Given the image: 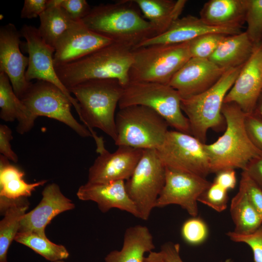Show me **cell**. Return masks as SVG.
Here are the masks:
<instances>
[{
    "label": "cell",
    "mask_w": 262,
    "mask_h": 262,
    "mask_svg": "<svg viewBox=\"0 0 262 262\" xmlns=\"http://www.w3.org/2000/svg\"><path fill=\"white\" fill-rule=\"evenodd\" d=\"M48 0H25L20 12V17L32 19L37 17L48 7Z\"/></svg>",
    "instance_id": "cell-41"
},
{
    "label": "cell",
    "mask_w": 262,
    "mask_h": 262,
    "mask_svg": "<svg viewBox=\"0 0 262 262\" xmlns=\"http://www.w3.org/2000/svg\"><path fill=\"white\" fill-rule=\"evenodd\" d=\"M241 32V29L212 27L203 22L199 17L188 15L179 18L166 32L143 42L136 48L156 44L185 43L200 35L212 33L233 35Z\"/></svg>",
    "instance_id": "cell-21"
},
{
    "label": "cell",
    "mask_w": 262,
    "mask_h": 262,
    "mask_svg": "<svg viewBox=\"0 0 262 262\" xmlns=\"http://www.w3.org/2000/svg\"><path fill=\"white\" fill-rule=\"evenodd\" d=\"M54 262H66L64 260H60Z\"/></svg>",
    "instance_id": "cell-48"
},
{
    "label": "cell",
    "mask_w": 262,
    "mask_h": 262,
    "mask_svg": "<svg viewBox=\"0 0 262 262\" xmlns=\"http://www.w3.org/2000/svg\"><path fill=\"white\" fill-rule=\"evenodd\" d=\"M115 115V145L158 149L168 131V124L153 110L141 105L119 109Z\"/></svg>",
    "instance_id": "cell-7"
},
{
    "label": "cell",
    "mask_w": 262,
    "mask_h": 262,
    "mask_svg": "<svg viewBox=\"0 0 262 262\" xmlns=\"http://www.w3.org/2000/svg\"><path fill=\"white\" fill-rule=\"evenodd\" d=\"M165 179V167L157 150L143 149L133 172L125 182L127 192L135 205L140 219L144 221L148 219L155 208Z\"/></svg>",
    "instance_id": "cell-10"
},
{
    "label": "cell",
    "mask_w": 262,
    "mask_h": 262,
    "mask_svg": "<svg viewBox=\"0 0 262 262\" xmlns=\"http://www.w3.org/2000/svg\"><path fill=\"white\" fill-rule=\"evenodd\" d=\"M145 19L156 29L157 35L166 32L180 18L185 0H134Z\"/></svg>",
    "instance_id": "cell-26"
},
{
    "label": "cell",
    "mask_w": 262,
    "mask_h": 262,
    "mask_svg": "<svg viewBox=\"0 0 262 262\" xmlns=\"http://www.w3.org/2000/svg\"><path fill=\"white\" fill-rule=\"evenodd\" d=\"M226 70L209 59L191 57L168 85L179 92L181 98H189L211 88Z\"/></svg>",
    "instance_id": "cell-17"
},
{
    "label": "cell",
    "mask_w": 262,
    "mask_h": 262,
    "mask_svg": "<svg viewBox=\"0 0 262 262\" xmlns=\"http://www.w3.org/2000/svg\"><path fill=\"white\" fill-rule=\"evenodd\" d=\"M211 184L201 176L165 167V183L155 208L175 204L196 216L198 199Z\"/></svg>",
    "instance_id": "cell-13"
},
{
    "label": "cell",
    "mask_w": 262,
    "mask_h": 262,
    "mask_svg": "<svg viewBox=\"0 0 262 262\" xmlns=\"http://www.w3.org/2000/svg\"><path fill=\"white\" fill-rule=\"evenodd\" d=\"M143 262H166L160 251H152L145 257Z\"/></svg>",
    "instance_id": "cell-45"
},
{
    "label": "cell",
    "mask_w": 262,
    "mask_h": 262,
    "mask_svg": "<svg viewBox=\"0 0 262 262\" xmlns=\"http://www.w3.org/2000/svg\"><path fill=\"white\" fill-rule=\"evenodd\" d=\"M244 171L262 189V156L251 160Z\"/></svg>",
    "instance_id": "cell-44"
},
{
    "label": "cell",
    "mask_w": 262,
    "mask_h": 262,
    "mask_svg": "<svg viewBox=\"0 0 262 262\" xmlns=\"http://www.w3.org/2000/svg\"><path fill=\"white\" fill-rule=\"evenodd\" d=\"M20 99L27 110L24 133L32 129L38 117L46 116L65 124L82 137H92L88 129L72 115L69 98L56 85L43 81L32 82Z\"/></svg>",
    "instance_id": "cell-9"
},
{
    "label": "cell",
    "mask_w": 262,
    "mask_h": 262,
    "mask_svg": "<svg viewBox=\"0 0 262 262\" xmlns=\"http://www.w3.org/2000/svg\"><path fill=\"white\" fill-rule=\"evenodd\" d=\"M132 60L131 48L113 42L79 60L55 68L68 90L94 79H116L125 87L130 82L129 72Z\"/></svg>",
    "instance_id": "cell-3"
},
{
    "label": "cell",
    "mask_w": 262,
    "mask_h": 262,
    "mask_svg": "<svg viewBox=\"0 0 262 262\" xmlns=\"http://www.w3.org/2000/svg\"><path fill=\"white\" fill-rule=\"evenodd\" d=\"M124 88L117 80L105 79L86 81L68 89L79 103V117L91 133L99 154L106 149L103 139L93 128L100 129L115 141V111Z\"/></svg>",
    "instance_id": "cell-1"
},
{
    "label": "cell",
    "mask_w": 262,
    "mask_h": 262,
    "mask_svg": "<svg viewBox=\"0 0 262 262\" xmlns=\"http://www.w3.org/2000/svg\"><path fill=\"white\" fill-rule=\"evenodd\" d=\"M233 262V261L231 259H228L226 260H225L224 262Z\"/></svg>",
    "instance_id": "cell-47"
},
{
    "label": "cell",
    "mask_w": 262,
    "mask_h": 262,
    "mask_svg": "<svg viewBox=\"0 0 262 262\" xmlns=\"http://www.w3.org/2000/svg\"><path fill=\"white\" fill-rule=\"evenodd\" d=\"M230 212L235 226L233 231L237 234H251L262 225V217L249 202L240 183L238 192L231 201Z\"/></svg>",
    "instance_id": "cell-29"
},
{
    "label": "cell",
    "mask_w": 262,
    "mask_h": 262,
    "mask_svg": "<svg viewBox=\"0 0 262 262\" xmlns=\"http://www.w3.org/2000/svg\"><path fill=\"white\" fill-rule=\"evenodd\" d=\"M243 65L227 70L204 92L181 98V108L188 120L191 134L203 143L205 144L209 130L218 131L226 125L222 113L224 99Z\"/></svg>",
    "instance_id": "cell-5"
},
{
    "label": "cell",
    "mask_w": 262,
    "mask_h": 262,
    "mask_svg": "<svg viewBox=\"0 0 262 262\" xmlns=\"http://www.w3.org/2000/svg\"><path fill=\"white\" fill-rule=\"evenodd\" d=\"M213 182L229 191L235 187L237 178L234 169L227 168L216 173Z\"/></svg>",
    "instance_id": "cell-42"
},
{
    "label": "cell",
    "mask_w": 262,
    "mask_h": 262,
    "mask_svg": "<svg viewBox=\"0 0 262 262\" xmlns=\"http://www.w3.org/2000/svg\"><path fill=\"white\" fill-rule=\"evenodd\" d=\"M160 251L166 262H184L180 256L179 244L166 242L161 246Z\"/></svg>",
    "instance_id": "cell-43"
},
{
    "label": "cell",
    "mask_w": 262,
    "mask_h": 262,
    "mask_svg": "<svg viewBox=\"0 0 262 262\" xmlns=\"http://www.w3.org/2000/svg\"><path fill=\"white\" fill-rule=\"evenodd\" d=\"M228 200V191L213 182L199 197L198 202L222 212L227 208Z\"/></svg>",
    "instance_id": "cell-35"
},
{
    "label": "cell",
    "mask_w": 262,
    "mask_h": 262,
    "mask_svg": "<svg viewBox=\"0 0 262 262\" xmlns=\"http://www.w3.org/2000/svg\"><path fill=\"white\" fill-rule=\"evenodd\" d=\"M20 31L26 40L25 49L29 57L26 80L31 82L36 79L56 85L68 97L78 115L80 108L77 100L63 85L56 72L53 62L55 49L45 42L34 26L24 24Z\"/></svg>",
    "instance_id": "cell-12"
},
{
    "label": "cell",
    "mask_w": 262,
    "mask_h": 262,
    "mask_svg": "<svg viewBox=\"0 0 262 262\" xmlns=\"http://www.w3.org/2000/svg\"><path fill=\"white\" fill-rule=\"evenodd\" d=\"M227 35L212 33L200 35L189 41L191 57L209 59Z\"/></svg>",
    "instance_id": "cell-32"
},
{
    "label": "cell",
    "mask_w": 262,
    "mask_h": 262,
    "mask_svg": "<svg viewBox=\"0 0 262 262\" xmlns=\"http://www.w3.org/2000/svg\"><path fill=\"white\" fill-rule=\"evenodd\" d=\"M0 118L6 122L18 121L16 131L24 134L27 110L15 93L9 78L0 72Z\"/></svg>",
    "instance_id": "cell-30"
},
{
    "label": "cell",
    "mask_w": 262,
    "mask_h": 262,
    "mask_svg": "<svg viewBox=\"0 0 262 262\" xmlns=\"http://www.w3.org/2000/svg\"><path fill=\"white\" fill-rule=\"evenodd\" d=\"M24 172L10 161L0 155V196L10 199L28 197L36 188L44 185L47 180L28 183L24 179Z\"/></svg>",
    "instance_id": "cell-28"
},
{
    "label": "cell",
    "mask_w": 262,
    "mask_h": 262,
    "mask_svg": "<svg viewBox=\"0 0 262 262\" xmlns=\"http://www.w3.org/2000/svg\"><path fill=\"white\" fill-rule=\"evenodd\" d=\"M42 195L39 203L22 217L18 232H32L46 237L45 229L52 219L75 207L72 201L62 193L55 183L46 185Z\"/></svg>",
    "instance_id": "cell-18"
},
{
    "label": "cell",
    "mask_w": 262,
    "mask_h": 262,
    "mask_svg": "<svg viewBox=\"0 0 262 262\" xmlns=\"http://www.w3.org/2000/svg\"><path fill=\"white\" fill-rule=\"evenodd\" d=\"M130 82L169 84L177 72L191 58L189 42L156 44L132 49Z\"/></svg>",
    "instance_id": "cell-6"
},
{
    "label": "cell",
    "mask_w": 262,
    "mask_h": 262,
    "mask_svg": "<svg viewBox=\"0 0 262 262\" xmlns=\"http://www.w3.org/2000/svg\"><path fill=\"white\" fill-rule=\"evenodd\" d=\"M253 113H254L262 118V91L258 99Z\"/></svg>",
    "instance_id": "cell-46"
},
{
    "label": "cell",
    "mask_w": 262,
    "mask_h": 262,
    "mask_svg": "<svg viewBox=\"0 0 262 262\" xmlns=\"http://www.w3.org/2000/svg\"><path fill=\"white\" fill-rule=\"evenodd\" d=\"M209 228L206 222L200 217L191 216L182 224L181 236L188 245L197 246L203 243L209 236Z\"/></svg>",
    "instance_id": "cell-34"
},
{
    "label": "cell",
    "mask_w": 262,
    "mask_h": 262,
    "mask_svg": "<svg viewBox=\"0 0 262 262\" xmlns=\"http://www.w3.org/2000/svg\"><path fill=\"white\" fill-rule=\"evenodd\" d=\"M112 43L88 29L82 20L75 21L55 48L54 66L76 61Z\"/></svg>",
    "instance_id": "cell-19"
},
{
    "label": "cell",
    "mask_w": 262,
    "mask_h": 262,
    "mask_svg": "<svg viewBox=\"0 0 262 262\" xmlns=\"http://www.w3.org/2000/svg\"><path fill=\"white\" fill-rule=\"evenodd\" d=\"M20 31L9 23L0 28V72H4L9 79L16 95L21 98L28 89L32 82L26 79L29 57L20 49Z\"/></svg>",
    "instance_id": "cell-14"
},
{
    "label": "cell",
    "mask_w": 262,
    "mask_h": 262,
    "mask_svg": "<svg viewBox=\"0 0 262 262\" xmlns=\"http://www.w3.org/2000/svg\"><path fill=\"white\" fill-rule=\"evenodd\" d=\"M204 144L190 134L168 131L156 150L165 167L205 178L211 171Z\"/></svg>",
    "instance_id": "cell-11"
},
{
    "label": "cell",
    "mask_w": 262,
    "mask_h": 262,
    "mask_svg": "<svg viewBox=\"0 0 262 262\" xmlns=\"http://www.w3.org/2000/svg\"><path fill=\"white\" fill-rule=\"evenodd\" d=\"M61 7L74 21L82 20L90 13L91 8L85 0H56Z\"/></svg>",
    "instance_id": "cell-38"
},
{
    "label": "cell",
    "mask_w": 262,
    "mask_h": 262,
    "mask_svg": "<svg viewBox=\"0 0 262 262\" xmlns=\"http://www.w3.org/2000/svg\"><path fill=\"white\" fill-rule=\"evenodd\" d=\"M39 17V33L45 42L55 49L75 22L57 4L56 0H48L47 8Z\"/></svg>",
    "instance_id": "cell-27"
},
{
    "label": "cell",
    "mask_w": 262,
    "mask_h": 262,
    "mask_svg": "<svg viewBox=\"0 0 262 262\" xmlns=\"http://www.w3.org/2000/svg\"><path fill=\"white\" fill-rule=\"evenodd\" d=\"M181 97L168 84L130 82L124 87L118 107L132 105L148 107L163 117L175 130L190 134L189 123L181 108Z\"/></svg>",
    "instance_id": "cell-8"
},
{
    "label": "cell",
    "mask_w": 262,
    "mask_h": 262,
    "mask_svg": "<svg viewBox=\"0 0 262 262\" xmlns=\"http://www.w3.org/2000/svg\"><path fill=\"white\" fill-rule=\"evenodd\" d=\"M14 240L23 245L50 262L64 260L69 256L66 247L32 232H18Z\"/></svg>",
    "instance_id": "cell-31"
},
{
    "label": "cell",
    "mask_w": 262,
    "mask_h": 262,
    "mask_svg": "<svg viewBox=\"0 0 262 262\" xmlns=\"http://www.w3.org/2000/svg\"><path fill=\"white\" fill-rule=\"evenodd\" d=\"M262 91V41L243 65L224 103L237 104L246 114L252 113Z\"/></svg>",
    "instance_id": "cell-15"
},
{
    "label": "cell",
    "mask_w": 262,
    "mask_h": 262,
    "mask_svg": "<svg viewBox=\"0 0 262 262\" xmlns=\"http://www.w3.org/2000/svg\"><path fill=\"white\" fill-rule=\"evenodd\" d=\"M245 31L251 41L256 45L262 41V0H247Z\"/></svg>",
    "instance_id": "cell-33"
},
{
    "label": "cell",
    "mask_w": 262,
    "mask_h": 262,
    "mask_svg": "<svg viewBox=\"0 0 262 262\" xmlns=\"http://www.w3.org/2000/svg\"><path fill=\"white\" fill-rule=\"evenodd\" d=\"M82 21L91 31L132 49L158 34L134 0L95 6Z\"/></svg>",
    "instance_id": "cell-2"
},
{
    "label": "cell",
    "mask_w": 262,
    "mask_h": 262,
    "mask_svg": "<svg viewBox=\"0 0 262 262\" xmlns=\"http://www.w3.org/2000/svg\"><path fill=\"white\" fill-rule=\"evenodd\" d=\"M30 203L27 197L10 199L0 196V262H7L8 250L18 232L21 220Z\"/></svg>",
    "instance_id": "cell-24"
},
{
    "label": "cell",
    "mask_w": 262,
    "mask_h": 262,
    "mask_svg": "<svg viewBox=\"0 0 262 262\" xmlns=\"http://www.w3.org/2000/svg\"><path fill=\"white\" fill-rule=\"evenodd\" d=\"M240 183L244 187L249 202L262 218V189L244 171Z\"/></svg>",
    "instance_id": "cell-37"
},
{
    "label": "cell",
    "mask_w": 262,
    "mask_h": 262,
    "mask_svg": "<svg viewBox=\"0 0 262 262\" xmlns=\"http://www.w3.org/2000/svg\"><path fill=\"white\" fill-rule=\"evenodd\" d=\"M155 248L148 228L137 225L126 229L121 249L110 252L105 257V262H143L145 254Z\"/></svg>",
    "instance_id": "cell-23"
},
{
    "label": "cell",
    "mask_w": 262,
    "mask_h": 262,
    "mask_svg": "<svg viewBox=\"0 0 262 262\" xmlns=\"http://www.w3.org/2000/svg\"><path fill=\"white\" fill-rule=\"evenodd\" d=\"M255 46L246 32L227 35L209 59L226 70L237 67L249 59Z\"/></svg>",
    "instance_id": "cell-25"
},
{
    "label": "cell",
    "mask_w": 262,
    "mask_h": 262,
    "mask_svg": "<svg viewBox=\"0 0 262 262\" xmlns=\"http://www.w3.org/2000/svg\"><path fill=\"white\" fill-rule=\"evenodd\" d=\"M245 124L249 139L262 151V118L253 112L246 114Z\"/></svg>",
    "instance_id": "cell-39"
},
{
    "label": "cell",
    "mask_w": 262,
    "mask_h": 262,
    "mask_svg": "<svg viewBox=\"0 0 262 262\" xmlns=\"http://www.w3.org/2000/svg\"><path fill=\"white\" fill-rule=\"evenodd\" d=\"M247 0H210L201 8L199 18L212 27L241 29L246 23Z\"/></svg>",
    "instance_id": "cell-22"
},
{
    "label": "cell",
    "mask_w": 262,
    "mask_h": 262,
    "mask_svg": "<svg viewBox=\"0 0 262 262\" xmlns=\"http://www.w3.org/2000/svg\"><path fill=\"white\" fill-rule=\"evenodd\" d=\"M76 195L81 200L96 202L103 213L116 208L140 218L139 213L127 192L124 180L106 183L87 181L79 188Z\"/></svg>",
    "instance_id": "cell-20"
},
{
    "label": "cell",
    "mask_w": 262,
    "mask_h": 262,
    "mask_svg": "<svg viewBox=\"0 0 262 262\" xmlns=\"http://www.w3.org/2000/svg\"><path fill=\"white\" fill-rule=\"evenodd\" d=\"M143 149L119 146L114 152L107 150L99 154L88 174V182L106 183L127 180L131 176L143 154Z\"/></svg>",
    "instance_id": "cell-16"
},
{
    "label": "cell",
    "mask_w": 262,
    "mask_h": 262,
    "mask_svg": "<svg viewBox=\"0 0 262 262\" xmlns=\"http://www.w3.org/2000/svg\"><path fill=\"white\" fill-rule=\"evenodd\" d=\"M13 139L12 131L6 125H0V155L9 161L16 163L18 158L12 148L11 141Z\"/></svg>",
    "instance_id": "cell-40"
},
{
    "label": "cell",
    "mask_w": 262,
    "mask_h": 262,
    "mask_svg": "<svg viewBox=\"0 0 262 262\" xmlns=\"http://www.w3.org/2000/svg\"></svg>",
    "instance_id": "cell-49"
},
{
    "label": "cell",
    "mask_w": 262,
    "mask_h": 262,
    "mask_svg": "<svg viewBox=\"0 0 262 262\" xmlns=\"http://www.w3.org/2000/svg\"><path fill=\"white\" fill-rule=\"evenodd\" d=\"M222 113L225 120V130L215 142L204 144L211 173L227 168L244 171L253 159L262 156L249 139L246 131V114L236 104L224 103Z\"/></svg>",
    "instance_id": "cell-4"
},
{
    "label": "cell",
    "mask_w": 262,
    "mask_h": 262,
    "mask_svg": "<svg viewBox=\"0 0 262 262\" xmlns=\"http://www.w3.org/2000/svg\"><path fill=\"white\" fill-rule=\"evenodd\" d=\"M227 235L233 242L248 245L252 251L254 262H262V225L248 235H240L234 231H229Z\"/></svg>",
    "instance_id": "cell-36"
}]
</instances>
